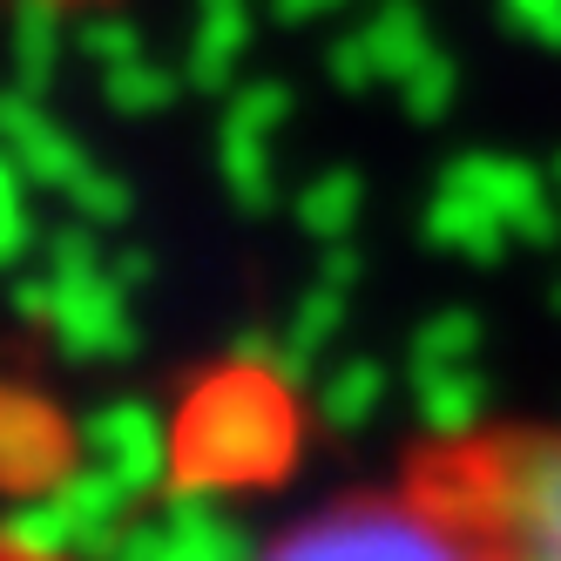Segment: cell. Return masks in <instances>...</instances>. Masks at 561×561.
I'll use <instances>...</instances> for the list:
<instances>
[{"label":"cell","mask_w":561,"mask_h":561,"mask_svg":"<svg viewBox=\"0 0 561 561\" xmlns=\"http://www.w3.org/2000/svg\"><path fill=\"white\" fill-rule=\"evenodd\" d=\"M399 473H413L494 561H561V420H454L420 433Z\"/></svg>","instance_id":"cell-1"},{"label":"cell","mask_w":561,"mask_h":561,"mask_svg":"<svg viewBox=\"0 0 561 561\" xmlns=\"http://www.w3.org/2000/svg\"><path fill=\"white\" fill-rule=\"evenodd\" d=\"M0 561H75V554L34 541V535H21V528H0Z\"/></svg>","instance_id":"cell-3"},{"label":"cell","mask_w":561,"mask_h":561,"mask_svg":"<svg viewBox=\"0 0 561 561\" xmlns=\"http://www.w3.org/2000/svg\"><path fill=\"white\" fill-rule=\"evenodd\" d=\"M257 561H494L413 473L352 488L271 535Z\"/></svg>","instance_id":"cell-2"}]
</instances>
